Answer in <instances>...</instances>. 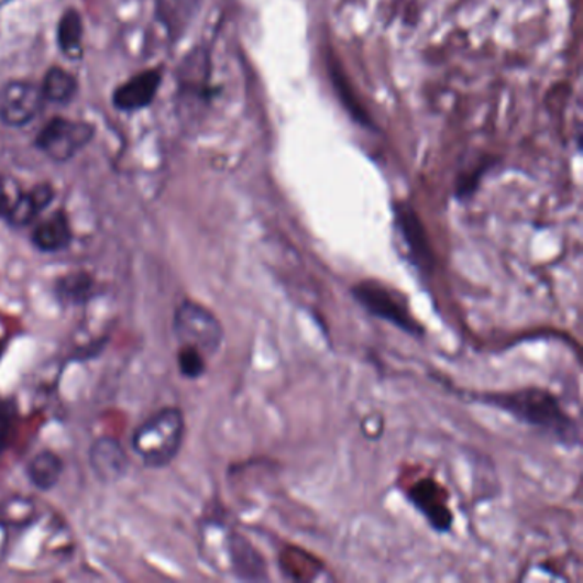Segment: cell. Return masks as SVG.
Wrapping results in <instances>:
<instances>
[{"label": "cell", "instance_id": "cell-1", "mask_svg": "<svg viewBox=\"0 0 583 583\" xmlns=\"http://www.w3.org/2000/svg\"><path fill=\"white\" fill-rule=\"evenodd\" d=\"M484 403L510 413L515 418L529 422L551 435L554 440L573 446L579 443V428L572 418L564 415L558 400L546 391H522L515 394H496L484 397Z\"/></svg>", "mask_w": 583, "mask_h": 583}, {"label": "cell", "instance_id": "cell-2", "mask_svg": "<svg viewBox=\"0 0 583 583\" xmlns=\"http://www.w3.org/2000/svg\"><path fill=\"white\" fill-rule=\"evenodd\" d=\"M184 415L177 407H165L135 430L132 447L147 468H165L180 452Z\"/></svg>", "mask_w": 583, "mask_h": 583}, {"label": "cell", "instance_id": "cell-3", "mask_svg": "<svg viewBox=\"0 0 583 583\" xmlns=\"http://www.w3.org/2000/svg\"><path fill=\"white\" fill-rule=\"evenodd\" d=\"M173 329L182 345H190L208 356L215 354L223 344V327L208 308L194 301H184L175 311Z\"/></svg>", "mask_w": 583, "mask_h": 583}, {"label": "cell", "instance_id": "cell-4", "mask_svg": "<svg viewBox=\"0 0 583 583\" xmlns=\"http://www.w3.org/2000/svg\"><path fill=\"white\" fill-rule=\"evenodd\" d=\"M92 138L95 128L91 123L54 117L36 135L35 146L54 162L66 163L77 153H81L91 143Z\"/></svg>", "mask_w": 583, "mask_h": 583}, {"label": "cell", "instance_id": "cell-5", "mask_svg": "<svg viewBox=\"0 0 583 583\" xmlns=\"http://www.w3.org/2000/svg\"><path fill=\"white\" fill-rule=\"evenodd\" d=\"M42 88L30 81H11L0 91V120L8 128H24L45 107Z\"/></svg>", "mask_w": 583, "mask_h": 583}, {"label": "cell", "instance_id": "cell-6", "mask_svg": "<svg viewBox=\"0 0 583 583\" xmlns=\"http://www.w3.org/2000/svg\"><path fill=\"white\" fill-rule=\"evenodd\" d=\"M354 298L360 301L370 314L381 317V319L388 320V322L396 323L403 327L411 334H419L418 326L413 320L411 315L407 314L406 307L400 304L396 296H392L388 289L382 288L381 285H372V283H363L353 289Z\"/></svg>", "mask_w": 583, "mask_h": 583}, {"label": "cell", "instance_id": "cell-7", "mask_svg": "<svg viewBox=\"0 0 583 583\" xmlns=\"http://www.w3.org/2000/svg\"><path fill=\"white\" fill-rule=\"evenodd\" d=\"M163 74L160 69H147L135 74L128 81L117 86L112 95V103L120 112H139L156 100L162 86Z\"/></svg>", "mask_w": 583, "mask_h": 583}, {"label": "cell", "instance_id": "cell-8", "mask_svg": "<svg viewBox=\"0 0 583 583\" xmlns=\"http://www.w3.org/2000/svg\"><path fill=\"white\" fill-rule=\"evenodd\" d=\"M54 197L55 190L51 184L35 185L31 190L20 194V196L9 202L4 218L8 219V223L11 227H28L51 206Z\"/></svg>", "mask_w": 583, "mask_h": 583}, {"label": "cell", "instance_id": "cell-9", "mask_svg": "<svg viewBox=\"0 0 583 583\" xmlns=\"http://www.w3.org/2000/svg\"><path fill=\"white\" fill-rule=\"evenodd\" d=\"M92 471L105 483H113L128 472V455L122 446L113 438H100L95 441L89 452Z\"/></svg>", "mask_w": 583, "mask_h": 583}, {"label": "cell", "instance_id": "cell-10", "mask_svg": "<svg viewBox=\"0 0 583 583\" xmlns=\"http://www.w3.org/2000/svg\"><path fill=\"white\" fill-rule=\"evenodd\" d=\"M200 0H156L154 2V14L165 28L166 35L172 42L182 38L185 31L193 24Z\"/></svg>", "mask_w": 583, "mask_h": 583}, {"label": "cell", "instance_id": "cell-11", "mask_svg": "<svg viewBox=\"0 0 583 583\" xmlns=\"http://www.w3.org/2000/svg\"><path fill=\"white\" fill-rule=\"evenodd\" d=\"M31 242L45 254H55L67 249L73 242V231L66 212L55 211L54 215L40 221L31 233Z\"/></svg>", "mask_w": 583, "mask_h": 583}, {"label": "cell", "instance_id": "cell-12", "mask_svg": "<svg viewBox=\"0 0 583 583\" xmlns=\"http://www.w3.org/2000/svg\"><path fill=\"white\" fill-rule=\"evenodd\" d=\"M82 35H85V24L81 14L76 9L64 11L57 24V43L62 54H66L69 58H81Z\"/></svg>", "mask_w": 583, "mask_h": 583}, {"label": "cell", "instance_id": "cell-13", "mask_svg": "<svg viewBox=\"0 0 583 583\" xmlns=\"http://www.w3.org/2000/svg\"><path fill=\"white\" fill-rule=\"evenodd\" d=\"M40 88H42L43 98L48 103L67 105L76 97L79 86H77L76 77L66 69L51 67L46 70Z\"/></svg>", "mask_w": 583, "mask_h": 583}, {"label": "cell", "instance_id": "cell-14", "mask_svg": "<svg viewBox=\"0 0 583 583\" xmlns=\"http://www.w3.org/2000/svg\"><path fill=\"white\" fill-rule=\"evenodd\" d=\"M64 472V462L57 453L45 450L33 457V461L28 465V476L31 483L35 484L42 492H48L57 486Z\"/></svg>", "mask_w": 583, "mask_h": 583}, {"label": "cell", "instance_id": "cell-15", "mask_svg": "<svg viewBox=\"0 0 583 583\" xmlns=\"http://www.w3.org/2000/svg\"><path fill=\"white\" fill-rule=\"evenodd\" d=\"M230 554L234 572L239 573V576L245 580L264 579V561L245 539L233 536L230 541Z\"/></svg>", "mask_w": 583, "mask_h": 583}, {"label": "cell", "instance_id": "cell-16", "mask_svg": "<svg viewBox=\"0 0 583 583\" xmlns=\"http://www.w3.org/2000/svg\"><path fill=\"white\" fill-rule=\"evenodd\" d=\"M92 277L86 273L67 274L57 283V296L67 304H86L92 295Z\"/></svg>", "mask_w": 583, "mask_h": 583}, {"label": "cell", "instance_id": "cell-17", "mask_svg": "<svg viewBox=\"0 0 583 583\" xmlns=\"http://www.w3.org/2000/svg\"><path fill=\"white\" fill-rule=\"evenodd\" d=\"M178 369L187 378H199L206 372V356L196 348L182 345L180 353H178Z\"/></svg>", "mask_w": 583, "mask_h": 583}, {"label": "cell", "instance_id": "cell-18", "mask_svg": "<svg viewBox=\"0 0 583 583\" xmlns=\"http://www.w3.org/2000/svg\"><path fill=\"white\" fill-rule=\"evenodd\" d=\"M15 419H18V407L14 400H0V453L8 449L14 433Z\"/></svg>", "mask_w": 583, "mask_h": 583}, {"label": "cell", "instance_id": "cell-19", "mask_svg": "<svg viewBox=\"0 0 583 583\" xmlns=\"http://www.w3.org/2000/svg\"><path fill=\"white\" fill-rule=\"evenodd\" d=\"M415 499L416 502H428V505H430V507L421 508V510L425 512V514H427L428 517L431 518V522H433L435 526H449V522H447V518H449V510L443 507V503H433L435 499H437V496H435V493L431 492V490H428V493H425V490H422V487H416Z\"/></svg>", "mask_w": 583, "mask_h": 583}, {"label": "cell", "instance_id": "cell-20", "mask_svg": "<svg viewBox=\"0 0 583 583\" xmlns=\"http://www.w3.org/2000/svg\"><path fill=\"white\" fill-rule=\"evenodd\" d=\"M9 202H11V200H9L4 180L0 177V218L6 215V211H8Z\"/></svg>", "mask_w": 583, "mask_h": 583}, {"label": "cell", "instance_id": "cell-21", "mask_svg": "<svg viewBox=\"0 0 583 583\" xmlns=\"http://www.w3.org/2000/svg\"><path fill=\"white\" fill-rule=\"evenodd\" d=\"M0 358H2V344H0Z\"/></svg>", "mask_w": 583, "mask_h": 583}]
</instances>
